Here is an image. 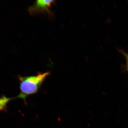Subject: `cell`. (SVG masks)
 <instances>
[{
	"label": "cell",
	"mask_w": 128,
	"mask_h": 128,
	"mask_svg": "<svg viewBox=\"0 0 128 128\" xmlns=\"http://www.w3.org/2000/svg\"><path fill=\"white\" fill-rule=\"evenodd\" d=\"M50 74V72H40L35 76H18L20 92L16 98L22 99L26 104L27 97L37 93L44 80Z\"/></svg>",
	"instance_id": "1"
},
{
	"label": "cell",
	"mask_w": 128,
	"mask_h": 128,
	"mask_svg": "<svg viewBox=\"0 0 128 128\" xmlns=\"http://www.w3.org/2000/svg\"><path fill=\"white\" fill-rule=\"evenodd\" d=\"M54 3L55 1L53 0H37L33 6L28 8V12L32 15L45 13L50 14L51 12L49 9L52 5Z\"/></svg>",
	"instance_id": "2"
},
{
	"label": "cell",
	"mask_w": 128,
	"mask_h": 128,
	"mask_svg": "<svg viewBox=\"0 0 128 128\" xmlns=\"http://www.w3.org/2000/svg\"><path fill=\"white\" fill-rule=\"evenodd\" d=\"M14 98L8 97L4 95L0 97V112L6 110L8 104Z\"/></svg>",
	"instance_id": "3"
},
{
	"label": "cell",
	"mask_w": 128,
	"mask_h": 128,
	"mask_svg": "<svg viewBox=\"0 0 128 128\" xmlns=\"http://www.w3.org/2000/svg\"><path fill=\"white\" fill-rule=\"evenodd\" d=\"M121 52L122 55H124L125 58L126 62V68L128 72V54L122 51H121Z\"/></svg>",
	"instance_id": "4"
}]
</instances>
